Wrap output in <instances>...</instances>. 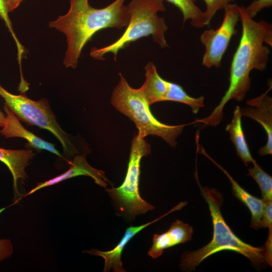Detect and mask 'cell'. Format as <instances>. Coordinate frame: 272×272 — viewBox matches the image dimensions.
<instances>
[{
  "mask_svg": "<svg viewBox=\"0 0 272 272\" xmlns=\"http://www.w3.org/2000/svg\"><path fill=\"white\" fill-rule=\"evenodd\" d=\"M242 34L230 68L229 85L221 101L211 113L193 122L203 127L215 126L223 119V109L228 102L244 100L251 86L250 74L253 70L263 71L266 67L272 46L271 24L260 20L257 22L246 13L244 6H238Z\"/></svg>",
  "mask_w": 272,
  "mask_h": 272,
  "instance_id": "1",
  "label": "cell"
},
{
  "mask_svg": "<svg viewBox=\"0 0 272 272\" xmlns=\"http://www.w3.org/2000/svg\"><path fill=\"white\" fill-rule=\"evenodd\" d=\"M125 0H115L105 8L91 6L89 0H70L67 13L49 23V27L66 36L67 49L63 63L75 69L86 44L98 31L108 28L126 27L129 20Z\"/></svg>",
  "mask_w": 272,
  "mask_h": 272,
  "instance_id": "2",
  "label": "cell"
},
{
  "mask_svg": "<svg viewBox=\"0 0 272 272\" xmlns=\"http://www.w3.org/2000/svg\"><path fill=\"white\" fill-rule=\"evenodd\" d=\"M194 176L201 194L209 208L213 227V237L205 246L182 254L180 259L181 269L186 271L193 270L204 259L222 251L238 253L255 265L267 263L263 246L255 247L244 242L235 235L225 221L221 212L223 201L222 193L215 188L201 186L196 169Z\"/></svg>",
  "mask_w": 272,
  "mask_h": 272,
  "instance_id": "3",
  "label": "cell"
},
{
  "mask_svg": "<svg viewBox=\"0 0 272 272\" xmlns=\"http://www.w3.org/2000/svg\"><path fill=\"white\" fill-rule=\"evenodd\" d=\"M164 0H131L127 6L129 20L122 35L112 43L101 47H93L90 56L103 60L104 55L112 53L116 61L119 50L130 43L144 37L152 36L153 40L161 48L168 47L165 39L168 29L165 19L158 15L159 12H164Z\"/></svg>",
  "mask_w": 272,
  "mask_h": 272,
  "instance_id": "4",
  "label": "cell"
},
{
  "mask_svg": "<svg viewBox=\"0 0 272 272\" xmlns=\"http://www.w3.org/2000/svg\"><path fill=\"white\" fill-rule=\"evenodd\" d=\"M119 75V81L112 93L111 105L134 123L139 135L158 136L175 147L177 138L187 124L171 125L159 121L151 113L141 88H132L121 73Z\"/></svg>",
  "mask_w": 272,
  "mask_h": 272,
  "instance_id": "5",
  "label": "cell"
},
{
  "mask_svg": "<svg viewBox=\"0 0 272 272\" xmlns=\"http://www.w3.org/2000/svg\"><path fill=\"white\" fill-rule=\"evenodd\" d=\"M150 153L151 146L145 138L135 135L131 141L127 171L122 183L116 188L105 189L119 211L131 219L155 208L142 198L139 191L141 160Z\"/></svg>",
  "mask_w": 272,
  "mask_h": 272,
  "instance_id": "6",
  "label": "cell"
},
{
  "mask_svg": "<svg viewBox=\"0 0 272 272\" xmlns=\"http://www.w3.org/2000/svg\"><path fill=\"white\" fill-rule=\"evenodd\" d=\"M0 96L18 118L51 132L60 142L66 154L74 156L76 153L75 147L59 125L46 99L34 101L23 95L13 94L1 85Z\"/></svg>",
  "mask_w": 272,
  "mask_h": 272,
  "instance_id": "7",
  "label": "cell"
},
{
  "mask_svg": "<svg viewBox=\"0 0 272 272\" xmlns=\"http://www.w3.org/2000/svg\"><path fill=\"white\" fill-rule=\"evenodd\" d=\"M223 20L216 30H205L200 35L201 43L205 48L201 64L209 69L219 68L233 35L237 34L236 26L240 20L238 6L231 3L223 10Z\"/></svg>",
  "mask_w": 272,
  "mask_h": 272,
  "instance_id": "8",
  "label": "cell"
},
{
  "mask_svg": "<svg viewBox=\"0 0 272 272\" xmlns=\"http://www.w3.org/2000/svg\"><path fill=\"white\" fill-rule=\"evenodd\" d=\"M145 70L146 80L140 88L150 106L158 102L171 101L186 104L191 109L197 106L198 98L187 94L180 85L163 79L152 62H148Z\"/></svg>",
  "mask_w": 272,
  "mask_h": 272,
  "instance_id": "9",
  "label": "cell"
},
{
  "mask_svg": "<svg viewBox=\"0 0 272 272\" xmlns=\"http://www.w3.org/2000/svg\"><path fill=\"white\" fill-rule=\"evenodd\" d=\"M271 88L270 80L266 91L259 96L248 100L246 104L249 107L240 109L242 116L249 117L258 122L265 131L267 141L258 151L260 156L272 154V98L268 94Z\"/></svg>",
  "mask_w": 272,
  "mask_h": 272,
  "instance_id": "10",
  "label": "cell"
},
{
  "mask_svg": "<svg viewBox=\"0 0 272 272\" xmlns=\"http://www.w3.org/2000/svg\"><path fill=\"white\" fill-rule=\"evenodd\" d=\"M186 204V201L181 202L167 213L151 222L141 225L138 226H130L127 227L126 229L125 232L122 239L116 245V246L110 250L102 251L98 249H91L90 250H86L83 252H87L91 255L100 256L103 257L105 261L104 268L103 270V271L104 272L109 271L111 269L114 272L126 271L123 266L121 258L122 251L124 250V248L129 241L135 235H137L139 232L143 230L146 227L149 226L154 222H157L169 214L175 211L181 210Z\"/></svg>",
  "mask_w": 272,
  "mask_h": 272,
  "instance_id": "11",
  "label": "cell"
},
{
  "mask_svg": "<svg viewBox=\"0 0 272 272\" xmlns=\"http://www.w3.org/2000/svg\"><path fill=\"white\" fill-rule=\"evenodd\" d=\"M81 175L88 176L92 178L96 184L105 189L107 188L108 184H112L105 176V172L101 170H98L92 167L87 161L85 156L76 155L74 156L73 161L71 162V166L67 171L52 179L39 183L23 197L30 195L44 187Z\"/></svg>",
  "mask_w": 272,
  "mask_h": 272,
  "instance_id": "12",
  "label": "cell"
},
{
  "mask_svg": "<svg viewBox=\"0 0 272 272\" xmlns=\"http://www.w3.org/2000/svg\"><path fill=\"white\" fill-rule=\"evenodd\" d=\"M195 141L197 152L207 157L224 172L231 184L233 194L250 211L251 214L250 227L255 230L261 228V221L264 207V201L262 199L251 195L242 188L226 169L209 155L203 148L199 145V140L196 139Z\"/></svg>",
  "mask_w": 272,
  "mask_h": 272,
  "instance_id": "13",
  "label": "cell"
},
{
  "mask_svg": "<svg viewBox=\"0 0 272 272\" xmlns=\"http://www.w3.org/2000/svg\"><path fill=\"white\" fill-rule=\"evenodd\" d=\"M193 232V228L190 225L176 220L171 224L168 231L154 235L152 245L148 252V255L152 258H158L165 249L191 241Z\"/></svg>",
  "mask_w": 272,
  "mask_h": 272,
  "instance_id": "14",
  "label": "cell"
},
{
  "mask_svg": "<svg viewBox=\"0 0 272 272\" xmlns=\"http://www.w3.org/2000/svg\"><path fill=\"white\" fill-rule=\"evenodd\" d=\"M4 110L6 113L5 123L0 130L2 136L6 138H21L26 140L34 148L44 150L63 158L53 144L45 141L27 130L20 123L19 118L13 111L5 104Z\"/></svg>",
  "mask_w": 272,
  "mask_h": 272,
  "instance_id": "15",
  "label": "cell"
},
{
  "mask_svg": "<svg viewBox=\"0 0 272 272\" xmlns=\"http://www.w3.org/2000/svg\"><path fill=\"white\" fill-rule=\"evenodd\" d=\"M35 156L31 150H10L0 148V161L4 163L10 171L13 178L15 197L22 194L18 189V180L26 179L25 169Z\"/></svg>",
  "mask_w": 272,
  "mask_h": 272,
  "instance_id": "16",
  "label": "cell"
},
{
  "mask_svg": "<svg viewBox=\"0 0 272 272\" xmlns=\"http://www.w3.org/2000/svg\"><path fill=\"white\" fill-rule=\"evenodd\" d=\"M240 109L239 106H236L232 120L230 123L227 125L225 130L230 134V140L235 147L237 155L244 165L247 166L248 163H252L255 160L251 154L243 131Z\"/></svg>",
  "mask_w": 272,
  "mask_h": 272,
  "instance_id": "17",
  "label": "cell"
},
{
  "mask_svg": "<svg viewBox=\"0 0 272 272\" xmlns=\"http://www.w3.org/2000/svg\"><path fill=\"white\" fill-rule=\"evenodd\" d=\"M177 7L183 15V24L190 20L191 26L201 28L206 25L203 11L196 5V0H166Z\"/></svg>",
  "mask_w": 272,
  "mask_h": 272,
  "instance_id": "18",
  "label": "cell"
},
{
  "mask_svg": "<svg viewBox=\"0 0 272 272\" xmlns=\"http://www.w3.org/2000/svg\"><path fill=\"white\" fill-rule=\"evenodd\" d=\"M247 175L252 177L258 185L264 202L272 200V177L266 173L255 161Z\"/></svg>",
  "mask_w": 272,
  "mask_h": 272,
  "instance_id": "19",
  "label": "cell"
},
{
  "mask_svg": "<svg viewBox=\"0 0 272 272\" xmlns=\"http://www.w3.org/2000/svg\"><path fill=\"white\" fill-rule=\"evenodd\" d=\"M206 4V9L203 11L206 25L210 24L216 13L220 10H223L233 0H203Z\"/></svg>",
  "mask_w": 272,
  "mask_h": 272,
  "instance_id": "20",
  "label": "cell"
},
{
  "mask_svg": "<svg viewBox=\"0 0 272 272\" xmlns=\"http://www.w3.org/2000/svg\"><path fill=\"white\" fill-rule=\"evenodd\" d=\"M8 13L9 12L7 9L4 0H0V18L5 22L6 27L8 29L15 42L18 51V59L20 60L22 58L24 52V49L14 32L12 22L9 18Z\"/></svg>",
  "mask_w": 272,
  "mask_h": 272,
  "instance_id": "21",
  "label": "cell"
},
{
  "mask_svg": "<svg viewBox=\"0 0 272 272\" xmlns=\"http://www.w3.org/2000/svg\"><path fill=\"white\" fill-rule=\"evenodd\" d=\"M272 6V0H253L245 9L247 15L253 19L262 9Z\"/></svg>",
  "mask_w": 272,
  "mask_h": 272,
  "instance_id": "22",
  "label": "cell"
},
{
  "mask_svg": "<svg viewBox=\"0 0 272 272\" xmlns=\"http://www.w3.org/2000/svg\"><path fill=\"white\" fill-rule=\"evenodd\" d=\"M13 252V245L8 239H0V262L9 258Z\"/></svg>",
  "mask_w": 272,
  "mask_h": 272,
  "instance_id": "23",
  "label": "cell"
},
{
  "mask_svg": "<svg viewBox=\"0 0 272 272\" xmlns=\"http://www.w3.org/2000/svg\"><path fill=\"white\" fill-rule=\"evenodd\" d=\"M24 1L25 0H4L9 13L17 9Z\"/></svg>",
  "mask_w": 272,
  "mask_h": 272,
  "instance_id": "24",
  "label": "cell"
},
{
  "mask_svg": "<svg viewBox=\"0 0 272 272\" xmlns=\"http://www.w3.org/2000/svg\"><path fill=\"white\" fill-rule=\"evenodd\" d=\"M6 115L0 110V127H2L5 123Z\"/></svg>",
  "mask_w": 272,
  "mask_h": 272,
  "instance_id": "25",
  "label": "cell"
},
{
  "mask_svg": "<svg viewBox=\"0 0 272 272\" xmlns=\"http://www.w3.org/2000/svg\"><path fill=\"white\" fill-rule=\"evenodd\" d=\"M6 209V208H2V209H0V214L4 211Z\"/></svg>",
  "mask_w": 272,
  "mask_h": 272,
  "instance_id": "26",
  "label": "cell"
}]
</instances>
